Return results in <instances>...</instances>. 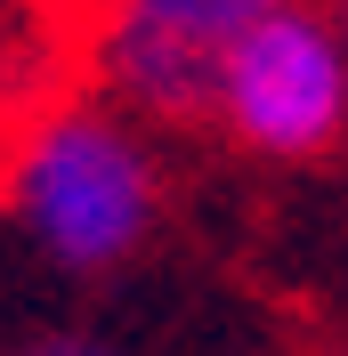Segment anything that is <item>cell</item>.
<instances>
[{"label": "cell", "mask_w": 348, "mask_h": 356, "mask_svg": "<svg viewBox=\"0 0 348 356\" xmlns=\"http://www.w3.org/2000/svg\"><path fill=\"white\" fill-rule=\"evenodd\" d=\"M171 211V170L154 154V130L81 81L49 97L0 154V219L17 227V243L73 284H106L138 251L162 235Z\"/></svg>", "instance_id": "cell-1"}, {"label": "cell", "mask_w": 348, "mask_h": 356, "mask_svg": "<svg viewBox=\"0 0 348 356\" xmlns=\"http://www.w3.org/2000/svg\"><path fill=\"white\" fill-rule=\"evenodd\" d=\"M283 0H81V89L138 130H211L219 57Z\"/></svg>", "instance_id": "cell-2"}, {"label": "cell", "mask_w": 348, "mask_h": 356, "mask_svg": "<svg viewBox=\"0 0 348 356\" xmlns=\"http://www.w3.org/2000/svg\"><path fill=\"white\" fill-rule=\"evenodd\" d=\"M211 130L260 162H324L348 138V41L316 0H283L227 41Z\"/></svg>", "instance_id": "cell-3"}, {"label": "cell", "mask_w": 348, "mask_h": 356, "mask_svg": "<svg viewBox=\"0 0 348 356\" xmlns=\"http://www.w3.org/2000/svg\"><path fill=\"white\" fill-rule=\"evenodd\" d=\"M81 81V33L65 0H0V154L8 138Z\"/></svg>", "instance_id": "cell-4"}, {"label": "cell", "mask_w": 348, "mask_h": 356, "mask_svg": "<svg viewBox=\"0 0 348 356\" xmlns=\"http://www.w3.org/2000/svg\"><path fill=\"white\" fill-rule=\"evenodd\" d=\"M0 356H138L122 332H106V324H33L24 340H8Z\"/></svg>", "instance_id": "cell-5"}, {"label": "cell", "mask_w": 348, "mask_h": 356, "mask_svg": "<svg viewBox=\"0 0 348 356\" xmlns=\"http://www.w3.org/2000/svg\"><path fill=\"white\" fill-rule=\"evenodd\" d=\"M316 8H324V17H332V33L348 41V0H316Z\"/></svg>", "instance_id": "cell-6"}, {"label": "cell", "mask_w": 348, "mask_h": 356, "mask_svg": "<svg viewBox=\"0 0 348 356\" xmlns=\"http://www.w3.org/2000/svg\"><path fill=\"white\" fill-rule=\"evenodd\" d=\"M65 8H81V0H65Z\"/></svg>", "instance_id": "cell-7"}, {"label": "cell", "mask_w": 348, "mask_h": 356, "mask_svg": "<svg viewBox=\"0 0 348 356\" xmlns=\"http://www.w3.org/2000/svg\"><path fill=\"white\" fill-rule=\"evenodd\" d=\"M332 356H348V348H332Z\"/></svg>", "instance_id": "cell-8"}]
</instances>
